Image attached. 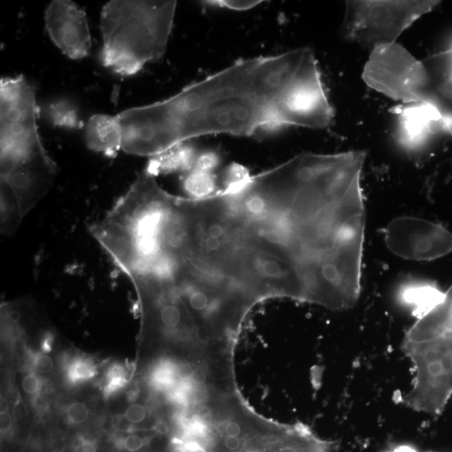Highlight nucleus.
Segmentation results:
<instances>
[{
    "mask_svg": "<svg viewBox=\"0 0 452 452\" xmlns=\"http://www.w3.org/2000/svg\"><path fill=\"white\" fill-rule=\"evenodd\" d=\"M367 153H304L236 183L225 238L237 282L258 302L283 297L335 311L361 292Z\"/></svg>",
    "mask_w": 452,
    "mask_h": 452,
    "instance_id": "nucleus-1",
    "label": "nucleus"
},
{
    "mask_svg": "<svg viewBox=\"0 0 452 452\" xmlns=\"http://www.w3.org/2000/svg\"><path fill=\"white\" fill-rule=\"evenodd\" d=\"M306 53L237 60L170 99L122 111L123 151L152 158L206 135L248 137L287 127V104Z\"/></svg>",
    "mask_w": 452,
    "mask_h": 452,
    "instance_id": "nucleus-2",
    "label": "nucleus"
},
{
    "mask_svg": "<svg viewBox=\"0 0 452 452\" xmlns=\"http://www.w3.org/2000/svg\"><path fill=\"white\" fill-rule=\"evenodd\" d=\"M182 417L175 452H339L340 441L324 440L302 424L282 425L250 411L235 388L213 390L189 404Z\"/></svg>",
    "mask_w": 452,
    "mask_h": 452,
    "instance_id": "nucleus-3",
    "label": "nucleus"
},
{
    "mask_svg": "<svg viewBox=\"0 0 452 452\" xmlns=\"http://www.w3.org/2000/svg\"><path fill=\"white\" fill-rule=\"evenodd\" d=\"M177 1L113 0L101 13L102 65L121 76L137 74L165 55Z\"/></svg>",
    "mask_w": 452,
    "mask_h": 452,
    "instance_id": "nucleus-4",
    "label": "nucleus"
},
{
    "mask_svg": "<svg viewBox=\"0 0 452 452\" xmlns=\"http://www.w3.org/2000/svg\"><path fill=\"white\" fill-rule=\"evenodd\" d=\"M402 351L414 368L403 403L418 412L441 414L452 396V285L418 316L404 335Z\"/></svg>",
    "mask_w": 452,
    "mask_h": 452,
    "instance_id": "nucleus-5",
    "label": "nucleus"
},
{
    "mask_svg": "<svg viewBox=\"0 0 452 452\" xmlns=\"http://www.w3.org/2000/svg\"><path fill=\"white\" fill-rule=\"evenodd\" d=\"M439 4L434 0L346 1L344 35L348 40L373 49L396 43L408 28Z\"/></svg>",
    "mask_w": 452,
    "mask_h": 452,
    "instance_id": "nucleus-6",
    "label": "nucleus"
},
{
    "mask_svg": "<svg viewBox=\"0 0 452 452\" xmlns=\"http://www.w3.org/2000/svg\"><path fill=\"white\" fill-rule=\"evenodd\" d=\"M362 78L371 89L390 99L430 104L431 86L425 63L397 43L373 49Z\"/></svg>",
    "mask_w": 452,
    "mask_h": 452,
    "instance_id": "nucleus-7",
    "label": "nucleus"
},
{
    "mask_svg": "<svg viewBox=\"0 0 452 452\" xmlns=\"http://www.w3.org/2000/svg\"><path fill=\"white\" fill-rule=\"evenodd\" d=\"M1 152L15 150L40 139L37 127L38 106L33 85L23 76L2 78Z\"/></svg>",
    "mask_w": 452,
    "mask_h": 452,
    "instance_id": "nucleus-8",
    "label": "nucleus"
},
{
    "mask_svg": "<svg viewBox=\"0 0 452 452\" xmlns=\"http://www.w3.org/2000/svg\"><path fill=\"white\" fill-rule=\"evenodd\" d=\"M385 242L391 253L408 260H432L452 253V234L440 224L425 219H394L385 230Z\"/></svg>",
    "mask_w": 452,
    "mask_h": 452,
    "instance_id": "nucleus-9",
    "label": "nucleus"
},
{
    "mask_svg": "<svg viewBox=\"0 0 452 452\" xmlns=\"http://www.w3.org/2000/svg\"><path fill=\"white\" fill-rule=\"evenodd\" d=\"M1 183L11 187L25 217L49 192L57 176V165L44 146L12 160L1 162Z\"/></svg>",
    "mask_w": 452,
    "mask_h": 452,
    "instance_id": "nucleus-10",
    "label": "nucleus"
},
{
    "mask_svg": "<svg viewBox=\"0 0 452 452\" xmlns=\"http://www.w3.org/2000/svg\"><path fill=\"white\" fill-rule=\"evenodd\" d=\"M46 31L54 44L68 57H86L92 46L85 12L71 0H54L45 13Z\"/></svg>",
    "mask_w": 452,
    "mask_h": 452,
    "instance_id": "nucleus-11",
    "label": "nucleus"
},
{
    "mask_svg": "<svg viewBox=\"0 0 452 452\" xmlns=\"http://www.w3.org/2000/svg\"><path fill=\"white\" fill-rule=\"evenodd\" d=\"M395 111L400 143L407 148L421 147L437 128L443 129L439 113L427 102L404 104Z\"/></svg>",
    "mask_w": 452,
    "mask_h": 452,
    "instance_id": "nucleus-12",
    "label": "nucleus"
},
{
    "mask_svg": "<svg viewBox=\"0 0 452 452\" xmlns=\"http://www.w3.org/2000/svg\"><path fill=\"white\" fill-rule=\"evenodd\" d=\"M431 79L430 104L439 113L444 131L452 138V46L423 60Z\"/></svg>",
    "mask_w": 452,
    "mask_h": 452,
    "instance_id": "nucleus-13",
    "label": "nucleus"
},
{
    "mask_svg": "<svg viewBox=\"0 0 452 452\" xmlns=\"http://www.w3.org/2000/svg\"><path fill=\"white\" fill-rule=\"evenodd\" d=\"M85 138L91 150L115 158L123 146V130L118 116H92L87 124Z\"/></svg>",
    "mask_w": 452,
    "mask_h": 452,
    "instance_id": "nucleus-14",
    "label": "nucleus"
},
{
    "mask_svg": "<svg viewBox=\"0 0 452 452\" xmlns=\"http://www.w3.org/2000/svg\"><path fill=\"white\" fill-rule=\"evenodd\" d=\"M199 153L187 142L178 144L164 153L150 158L144 170L153 175L183 172L186 174L193 169Z\"/></svg>",
    "mask_w": 452,
    "mask_h": 452,
    "instance_id": "nucleus-15",
    "label": "nucleus"
},
{
    "mask_svg": "<svg viewBox=\"0 0 452 452\" xmlns=\"http://www.w3.org/2000/svg\"><path fill=\"white\" fill-rule=\"evenodd\" d=\"M443 295L444 292L434 284L425 282L405 284L399 292L400 299L411 307L417 319L436 304Z\"/></svg>",
    "mask_w": 452,
    "mask_h": 452,
    "instance_id": "nucleus-16",
    "label": "nucleus"
},
{
    "mask_svg": "<svg viewBox=\"0 0 452 452\" xmlns=\"http://www.w3.org/2000/svg\"><path fill=\"white\" fill-rule=\"evenodd\" d=\"M0 192V230L4 236L11 237L17 232L25 216L16 194L7 184L1 183Z\"/></svg>",
    "mask_w": 452,
    "mask_h": 452,
    "instance_id": "nucleus-17",
    "label": "nucleus"
},
{
    "mask_svg": "<svg viewBox=\"0 0 452 452\" xmlns=\"http://www.w3.org/2000/svg\"><path fill=\"white\" fill-rule=\"evenodd\" d=\"M45 116L55 127L81 129L84 123L78 107L70 99H58L45 106Z\"/></svg>",
    "mask_w": 452,
    "mask_h": 452,
    "instance_id": "nucleus-18",
    "label": "nucleus"
},
{
    "mask_svg": "<svg viewBox=\"0 0 452 452\" xmlns=\"http://www.w3.org/2000/svg\"><path fill=\"white\" fill-rule=\"evenodd\" d=\"M206 6H216L231 11H245L258 6L262 1L254 0H217V1L203 2Z\"/></svg>",
    "mask_w": 452,
    "mask_h": 452,
    "instance_id": "nucleus-19",
    "label": "nucleus"
},
{
    "mask_svg": "<svg viewBox=\"0 0 452 452\" xmlns=\"http://www.w3.org/2000/svg\"><path fill=\"white\" fill-rule=\"evenodd\" d=\"M94 374V368L87 361L75 362L69 370L70 379L74 382L90 379Z\"/></svg>",
    "mask_w": 452,
    "mask_h": 452,
    "instance_id": "nucleus-20",
    "label": "nucleus"
},
{
    "mask_svg": "<svg viewBox=\"0 0 452 452\" xmlns=\"http://www.w3.org/2000/svg\"><path fill=\"white\" fill-rule=\"evenodd\" d=\"M68 421L75 425H80L85 422L89 417L86 404L81 402H74L69 405L67 411Z\"/></svg>",
    "mask_w": 452,
    "mask_h": 452,
    "instance_id": "nucleus-21",
    "label": "nucleus"
},
{
    "mask_svg": "<svg viewBox=\"0 0 452 452\" xmlns=\"http://www.w3.org/2000/svg\"><path fill=\"white\" fill-rule=\"evenodd\" d=\"M124 417L129 423H141L145 421L147 417V409L143 404H133L130 405L127 411H126Z\"/></svg>",
    "mask_w": 452,
    "mask_h": 452,
    "instance_id": "nucleus-22",
    "label": "nucleus"
},
{
    "mask_svg": "<svg viewBox=\"0 0 452 452\" xmlns=\"http://www.w3.org/2000/svg\"><path fill=\"white\" fill-rule=\"evenodd\" d=\"M54 362L53 358L46 354H40L36 357L35 360V369L40 374H48L53 370Z\"/></svg>",
    "mask_w": 452,
    "mask_h": 452,
    "instance_id": "nucleus-23",
    "label": "nucleus"
},
{
    "mask_svg": "<svg viewBox=\"0 0 452 452\" xmlns=\"http://www.w3.org/2000/svg\"><path fill=\"white\" fill-rule=\"evenodd\" d=\"M123 444L125 450L130 452H136L145 446L146 440L137 435H130L125 438Z\"/></svg>",
    "mask_w": 452,
    "mask_h": 452,
    "instance_id": "nucleus-24",
    "label": "nucleus"
},
{
    "mask_svg": "<svg viewBox=\"0 0 452 452\" xmlns=\"http://www.w3.org/2000/svg\"><path fill=\"white\" fill-rule=\"evenodd\" d=\"M40 381L35 375H27L22 382L23 390L29 395H34L38 392L40 389Z\"/></svg>",
    "mask_w": 452,
    "mask_h": 452,
    "instance_id": "nucleus-25",
    "label": "nucleus"
},
{
    "mask_svg": "<svg viewBox=\"0 0 452 452\" xmlns=\"http://www.w3.org/2000/svg\"><path fill=\"white\" fill-rule=\"evenodd\" d=\"M12 424L13 421L11 414L6 412L0 414V430H1L2 435L6 434L11 431Z\"/></svg>",
    "mask_w": 452,
    "mask_h": 452,
    "instance_id": "nucleus-26",
    "label": "nucleus"
},
{
    "mask_svg": "<svg viewBox=\"0 0 452 452\" xmlns=\"http://www.w3.org/2000/svg\"><path fill=\"white\" fill-rule=\"evenodd\" d=\"M385 452H421L414 447L409 445H399L393 447V448L385 451Z\"/></svg>",
    "mask_w": 452,
    "mask_h": 452,
    "instance_id": "nucleus-27",
    "label": "nucleus"
},
{
    "mask_svg": "<svg viewBox=\"0 0 452 452\" xmlns=\"http://www.w3.org/2000/svg\"><path fill=\"white\" fill-rule=\"evenodd\" d=\"M9 409V403L8 400L3 397H1V405H0V414L8 412Z\"/></svg>",
    "mask_w": 452,
    "mask_h": 452,
    "instance_id": "nucleus-28",
    "label": "nucleus"
},
{
    "mask_svg": "<svg viewBox=\"0 0 452 452\" xmlns=\"http://www.w3.org/2000/svg\"><path fill=\"white\" fill-rule=\"evenodd\" d=\"M51 452H64V451L62 450H60V449H55V450H53Z\"/></svg>",
    "mask_w": 452,
    "mask_h": 452,
    "instance_id": "nucleus-29",
    "label": "nucleus"
}]
</instances>
